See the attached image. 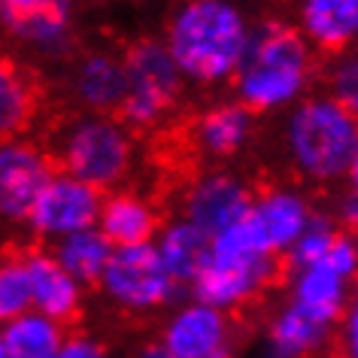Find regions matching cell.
<instances>
[{
  "mask_svg": "<svg viewBox=\"0 0 358 358\" xmlns=\"http://www.w3.org/2000/svg\"><path fill=\"white\" fill-rule=\"evenodd\" d=\"M255 24L234 0H182L167 22L164 46L185 83H234Z\"/></svg>",
  "mask_w": 358,
  "mask_h": 358,
  "instance_id": "obj_1",
  "label": "cell"
},
{
  "mask_svg": "<svg viewBox=\"0 0 358 358\" xmlns=\"http://www.w3.org/2000/svg\"><path fill=\"white\" fill-rule=\"evenodd\" d=\"M316 52L289 22L264 19L252 28L246 58L234 76L237 101L252 113H289L307 97Z\"/></svg>",
  "mask_w": 358,
  "mask_h": 358,
  "instance_id": "obj_2",
  "label": "cell"
},
{
  "mask_svg": "<svg viewBox=\"0 0 358 358\" xmlns=\"http://www.w3.org/2000/svg\"><path fill=\"white\" fill-rule=\"evenodd\" d=\"M282 149L303 182H346V173L358 155V115L331 94H307L285 113Z\"/></svg>",
  "mask_w": 358,
  "mask_h": 358,
  "instance_id": "obj_3",
  "label": "cell"
},
{
  "mask_svg": "<svg viewBox=\"0 0 358 358\" xmlns=\"http://www.w3.org/2000/svg\"><path fill=\"white\" fill-rule=\"evenodd\" d=\"M280 276V255L271 252L252 219H243L213 240L210 258L192 282L194 298L216 310L237 313L258 301Z\"/></svg>",
  "mask_w": 358,
  "mask_h": 358,
  "instance_id": "obj_4",
  "label": "cell"
},
{
  "mask_svg": "<svg viewBox=\"0 0 358 358\" xmlns=\"http://www.w3.org/2000/svg\"><path fill=\"white\" fill-rule=\"evenodd\" d=\"M61 170L94 189H115L134 164V134L122 115L79 113L55 137Z\"/></svg>",
  "mask_w": 358,
  "mask_h": 358,
  "instance_id": "obj_5",
  "label": "cell"
},
{
  "mask_svg": "<svg viewBox=\"0 0 358 358\" xmlns=\"http://www.w3.org/2000/svg\"><path fill=\"white\" fill-rule=\"evenodd\" d=\"M124 73H128V94L122 103V122L128 128H158L173 113L182 94L185 76L179 73L173 55L164 40H137L124 52Z\"/></svg>",
  "mask_w": 358,
  "mask_h": 358,
  "instance_id": "obj_6",
  "label": "cell"
},
{
  "mask_svg": "<svg viewBox=\"0 0 358 358\" xmlns=\"http://www.w3.org/2000/svg\"><path fill=\"white\" fill-rule=\"evenodd\" d=\"M97 289L115 310L131 313V316H149V313L173 303L179 282L161 262L158 246L143 243L115 249Z\"/></svg>",
  "mask_w": 358,
  "mask_h": 358,
  "instance_id": "obj_7",
  "label": "cell"
},
{
  "mask_svg": "<svg viewBox=\"0 0 358 358\" xmlns=\"http://www.w3.org/2000/svg\"><path fill=\"white\" fill-rule=\"evenodd\" d=\"M101 210H103V192L61 170L40 192V198L28 216V228L40 240L58 243V240L70 234L97 228Z\"/></svg>",
  "mask_w": 358,
  "mask_h": 358,
  "instance_id": "obj_8",
  "label": "cell"
},
{
  "mask_svg": "<svg viewBox=\"0 0 358 358\" xmlns=\"http://www.w3.org/2000/svg\"><path fill=\"white\" fill-rule=\"evenodd\" d=\"M55 176V158L28 137L0 140V219L28 222L40 192Z\"/></svg>",
  "mask_w": 358,
  "mask_h": 358,
  "instance_id": "obj_9",
  "label": "cell"
},
{
  "mask_svg": "<svg viewBox=\"0 0 358 358\" xmlns=\"http://www.w3.org/2000/svg\"><path fill=\"white\" fill-rule=\"evenodd\" d=\"M255 203V192L249 189L246 179L225 170H213V173L198 176L185 189L182 198V216L194 222L203 234L216 240L234 225H240Z\"/></svg>",
  "mask_w": 358,
  "mask_h": 358,
  "instance_id": "obj_10",
  "label": "cell"
},
{
  "mask_svg": "<svg viewBox=\"0 0 358 358\" xmlns=\"http://www.w3.org/2000/svg\"><path fill=\"white\" fill-rule=\"evenodd\" d=\"M161 343L173 352V358H231L234 355L231 313L194 298L170 313L161 331Z\"/></svg>",
  "mask_w": 358,
  "mask_h": 358,
  "instance_id": "obj_11",
  "label": "cell"
},
{
  "mask_svg": "<svg viewBox=\"0 0 358 358\" xmlns=\"http://www.w3.org/2000/svg\"><path fill=\"white\" fill-rule=\"evenodd\" d=\"M76 0H0V31L24 46L55 55L73 34Z\"/></svg>",
  "mask_w": 358,
  "mask_h": 358,
  "instance_id": "obj_12",
  "label": "cell"
},
{
  "mask_svg": "<svg viewBox=\"0 0 358 358\" xmlns=\"http://www.w3.org/2000/svg\"><path fill=\"white\" fill-rule=\"evenodd\" d=\"M258 234L276 255H289V249L298 243L301 234L316 219L310 194L298 185H267L255 194L252 213H249Z\"/></svg>",
  "mask_w": 358,
  "mask_h": 358,
  "instance_id": "obj_13",
  "label": "cell"
},
{
  "mask_svg": "<svg viewBox=\"0 0 358 358\" xmlns=\"http://www.w3.org/2000/svg\"><path fill=\"white\" fill-rule=\"evenodd\" d=\"M294 28L313 52L340 55L358 46V0H298Z\"/></svg>",
  "mask_w": 358,
  "mask_h": 358,
  "instance_id": "obj_14",
  "label": "cell"
},
{
  "mask_svg": "<svg viewBox=\"0 0 358 358\" xmlns=\"http://www.w3.org/2000/svg\"><path fill=\"white\" fill-rule=\"evenodd\" d=\"M24 262H28V273H31L34 310L61 322V325L73 322L79 310H83L85 285L58 262L55 252L34 249V252H24Z\"/></svg>",
  "mask_w": 358,
  "mask_h": 358,
  "instance_id": "obj_15",
  "label": "cell"
},
{
  "mask_svg": "<svg viewBox=\"0 0 358 358\" xmlns=\"http://www.w3.org/2000/svg\"><path fill=\"white\" fill-rule=\"evenodd\" d=\"M334 325H325L285 301L264 328V349L267 358H319L334 343Z\"/></svg>",
  "mask_w": 358,
  "mask_h": 358,
  "instance_id": "obj_16",
  "label": "cell"
},
{
  "mask_svg": "<svg viewBox=\"0 0 358 358\" xmlns=\"http://www.w3.org/2000/svg\"><path fill=\"white\" fill-rule=\"evenodd\" d=\"M352 289L355 282L331 271L328 264H310L289 271V301L334 328L343 322L349 303H352Z\"/></svg>",
  "mask_w": 358,
  "mask_h": 358,
  "instance_id": "obj_17",
  "label": "cell"
},
{
  "mask_svg": "<svg viewBox=\"0 0 358 358\" xmlns=\"http://www.w3.org/2000/svg\"><path fill=\"white\" fill-rule=\"evenodd\" d=\"M73 97L85 113H110L115 115L128 94V73L124 58L113 52H88L73 67Z\"/></svg>",
  "mask_w": 358,
  "mask_h": 358,
  "instance_id": "obj_18",
  "label": "cell"
},
{
  "mask_svg": "<svg viewBox=\"0 0 358 358\" xmlns=\"http://www.w3.org/2000/svg\"><path fill=\"white\" fill-rule=\"evenodd\" d=\"M255 134V113L240 101L207 106L194 122V146L207 158H234Z\"/></svg>",
  "mask_w": 358,
  "mask_h": 358,
  "instance_id": "obj_19",
  "label": "cell"
},
{
  "mask_svg": "<svg viewBox=\"0 0 358 358\" xmlns=\"http://www.w3.org/2000/svg\"><path fill=\"white\" fill-rule=\"evenodd\" d=\"M97 228L110 237L115 249H122V246L155 243L161 222H158V210L146 198H140L134 192H115L110 198H103Z\"/></svg>",
  "mask_w": 358,
  "mask_h": 358,
  "instance_id": "obj_20",
  "label": "cell"
},
{
  "mask_svg": "<svg viewBox=\"0 0 358 358\" xmlns=\"http://www.w3.org/2000/svg\"><path fill=\"white\" fill-rule=\"evenodd\" d=\"M155 246L161 252V262L173 273V280L179 285H192L210 258L213 237L203 234L194 222L179 216V219H170L167 225H161Z\"/></svg>",
  "mask_w": 358,
  "mask_h": 358,
  "instance_id": "obj_21",
  "label": "cell"
},
{
  "mask_svg": "<svg viewBox=\"0 0 358 358\" xmlns=\"http://www.w3.org/2000/svg\"><path fill=\"white\" fill-rule=\"evenodd\" d=\"M40 106L37 83L22 64L0 55V140L24 137Z\"/></svg>",
  "mask_w": 358,
  "mask_h": 358,
  "instance_id": "obj_22",
  "label": "cell"
},
{
  "mask_svg": "<svg viewBox=\"0 0 358 358\" xmlns=\"http://www.w3.org/2000/svg\"><path fill=\"white\" fill-rule=\"evenodd\" d=\"M10 358H55L67 340V328L61 322L31 310L15 322L0 328Z\"/></svg>",
  "mask_w": 358,
  "mask_h": 358,
  "instance_id": "obj_23",
  "label": "cell"
},
{
  "mask_svg": "<svg viewBox=\"0 0 358 358\" xmlns=\"http://www.w3.org/2000/svg\"><path fill=\"white\" fill-rule=\"evenodd\" d=\"M52 252L58 255V262L83 285H97L103 271L110 267L115 246L110 243V237L101 228H88V231H79V234L58 240Z\"/></svg>",
  "mask_w": 358,
  "mask_h": 358,
  "instance_id": "obj_24",
  "label": "cell"
},
{
  "mask_svg": "<svg viewBox=\"0 0 358 358\" xmlns=\"http://www.w3.org/2000/svg\"><path fill=\"white\" fill-rule=\"evenodd\" d=\"M34 310L31 273L24 255L0 258V328Z\"/></svg>",
  "mask_w": 358,
  "mask_h": 358,
  "instance_id": "obj_25",
  "label": "cell"
},
{
  "mask_svg": "<svg viewBox=\"0 0 358 358\" xmlns=\"http://www.w3.org/2000/svg\"><path fill=\"white\" fill-rule=\"evenodd\" d=\"M343 234L340 231V222L334 216H325V213H316V219L310 222V228L301 234V240L289 249V271H298V267H310L319 264L322 258L328 255V249L334 246V240Z\"/></svg>",
  "mask_w": 358,
  "mask_h": 358,
  "instance_id": "obj_26",
  "label": "cell"
},
{
  "mask_svg": "<svg viewBox=\"0 0 358 358\" xmlns=\"http://www.w3.org/2000/svg\"><path fill=\"white\" fill-rule=\"evenodd\" d=\"M325 94L358 115V46L331 55L325 64Z\"/></svg>",
  "mask_w": 358,
  "mask_h": 358,
  "instance_id": "obj_27",
  "label": "cell"
},
{
  "mask_svg": "<svg viewBox=\"0 0 358 358\" xmlns=\"http://www.w3.org/2000/svg\"><path fill=\"white\" fill-rule=\"evenodd\" d=\"M337 346L343 358H358V282L352 289V303H349L343 322L337 331Z\"/></svg>",
  "mask_w": 358,
  "mask_h": 358,
  "instance_id": "obj_28",
  "label": "cell"
},
{
  "mask_svg": "<svg viewBox=\"0 0 358 358\" xmlns=\"http://www.w3.org/2000/svg\"><path fill=\"white\" fill-rule=\"evenodd\" d=\"M55 358H110V352H106V346L97 337L76 331V334H67L64 346H61V352Z\"/></svg>",
  "mask_w": 358,
  "mask_h": 358,
  "instance_id": "obj_29",
  "label": "cell"
},
{
  "mask_svg": "<svg viewBox=\"0 0 358 358\" xmlns=\"http://www.w3.org/2000/svg\"><path fill=\"white\" fill-rule=\"evenodd\" d=\"M334 219L340 225H346L349 231L358 228V194L343 189V194L337 198V207H334Z\"/></svg>",
  "mask_w": 358,
  "mask_h": 358,
  "instance_id": "obj_30",
  "label": "cell"
},
{
  "mask_svg": "<svg viewBox=\"0 0 358 358\" xmlns=\"http://www.w3.org/2000/svg\"><path fill=\"white\" fill-rule=\"evenodd\" d=\"M134 358H173V352L161 343V340H155V343H146V346H140L137 352H134Z\"/></svg>",
  "mask_w": 358,
  "mask_h": 358,
  "instance_id": "obj_31",
  "label": "cell"
},
{
  "mask_svg": "<svg viewBox=\"0 0 358 358\" xmlns=\"http://www.w3.org/2000/svg\"><path fill=\"white\" fill-rule=\"evenodd\" d=\"M346 189L358 194V155H355V161H352V167H349V173H346Z\"/></svg>",
  "mask_w": 358,
  "mask_h": 358,
  "instance_id": "obj_32",
  "label": "cell"
},
{
  "mask_svg": "<svg viewBox=\"0 0 358 358\" xmlns=\"http://www.w3.org/2000/svg\"><path fill=\"white\" fill-rule=\"evenodd\" d=\"M0 358H10L6 355V346H3V334H0Z\"/></svg>",
  "mask_w": 358,
  "mask_h": 358,
  "instance_id": "obj_33",
  "label": "cell"
},
{
  "mask_svg": "<svg viewBox=\"0 0 358 358\" xmlns=\"http://www.w3.org/2000/svg\"><path fill=\"white\" fill-rule=\"evenodd\" d=\"M352 237H355V243H358V228H355V231H352Z\"/></svg>",
  "mask_w": 358,
  "mask_h": 358,
  "instance_id": "obj_34",
  "label": "cell"
}]
</instances>
